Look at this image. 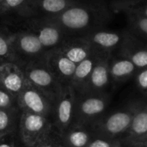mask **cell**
I'll use <instances>...</instances> for the list:
<instances>
[{
  "label": "cell",
  "instance_id": "6da1fadb",
  "mask_svg": "<svg viewBox=\"0 0 147 147\" xmlns=\"http://www.w3.org/2000/svg\"><path fill=\"white\" fill-rule=\"evenodd\" d=\"M114 15L105 0H76L59 14L42 18L57 24L70 36H82L106 28Z\"/></svg>",
  "mask_w": 147,
  "mask_h": 147
},
{
  "label": "cell",
  "instance_id": "7a4b0ae2",
  "mask_svg": "<svg viewBox=\"0 0 147 147\" xmlns=\"http://www.w3.org/2000/svg\"><path fill=\"white\" fill-rule=\"evenodd\" d=\"M111 102L109 92L77 93L74 103L73 125L90 126L105 114Z\"/></svg>",
  "mask_w": 147,
  "mask_h": 147
},
{
  "label": "cell",
  "instance_id": "3957f363",
  "mask_svg": "<svg viewBox=\"0 0 147 147\" xmlns=\"http://www.w3.org/2000/svg\"><path fill=\"white\" fill-rule=\"evenodd\" d=\"M134 102L110 114H103L90 127L94 137L120 140L127 131L134 115Z\"/></svg>",
  "mask_w": 147,
  "mask_h": 147
},
{
  "label": "cell",
  "instance_id": "277c9868",
  "mask_svg": "<svg viewBox=\"0 0 147 147\" xmlns=\"http://www.w3.org/2000/svg\"><path fill=\"white\" fill-rule=\"evenodd\" d=\"M9 41L16 65L22 69L29 62L44 59L47 51L34 34L24 28L11 32Z\"/></svg>",
  "mask_w": 147,
  "mask_h": 147
},
{
  "label": "cell",
  "instance_id": "5b68a950",
  "mask_svg": "<svg viewBox=\"0 0 147 147\" xmlns=\"http://www.w3.org/2000/svg\"><path fill=\"white\" fill-rule=\"evenodd\" d=\"M54 129L52 119L22 112L17 134L25 147H34L44 140Z\"/></svg>",
  "mask_w": 147,
  "mask_h": 147
},
{
  "label": "cell",
  "instance_id": "8992f818",
  "mask_svg": "<svg viewBox=\"0 0 147 147\" xmlns=\"http://www.w3.org/2000/svg\"><path fill=\"white\" fill-rule=\"evenodd\" d=\"M22 71L26 80L54 103L63 86L48 69L45 58L28 63L22 68Z\"/></svg>",
  "mask_w": 147,
  "mask_h": 147
},
{
  "label": "cell",
  "instance_id": "52a82bcc",
  "mask_svg": "<svg viewBox=\"0 0 147 147\" xmlns=\"http://www.w3.org/2000/svg\"><path fill=\"white\" fill-rule=\"evenodd\" d=\"M23 28L34 34L47 49L59 47L68 35L57 24L42 17L23 18Z\"/></svg>",
  "mask_w": 147,
  "mask_h": 147
},
{
  "label": "cell",
  "instance_id": "ba28073f",
  "mask_svg": "<svg viewBox=\"0 0 147 147\" xmlns=\"http://www.w3.org/2000/svg\"><path fill=\"white\" fill-rule=\"evenodd\" d=\"M134 109L130 126L119 140L122 147H147L146 99L134 101Z\"/></svg>",
  "mask_w": 147,
  "mask_h": 147
},
{
  "label": "cell",
  "instance_id": "9c48e42d",
  "mask_svg": "<svg viewBox=\"0 0 147 147\" xmlns=\"http://www.w3.org/2000/svg\"><path fill=\"white\" fill-rule=\"evenodd\" d=\"M16 99L18 108L22 112L52 119L53 102L41 91L32 86L28 81L18 94Z\"/></svg>",
  "mask_w": 147,
  "mask_h": 147
},
{
  "label": "cell",
  "instance_id": "30bf717a",
  "mask_svg": "<svg viewBox=\"0 0 147 147\" xmlns=\"http://www.w3.org/2000/svg\"><path fill=\"white\" fill-rule=\"evenodd\" d=\"M76 92L71 85L63 86L53 103L52 121L58 133L62 134L72 123Z\"/></svg>",
  "mask_w": 147,
  "mask_h": 147
},
{
  "label": "cell",
  "instance_id": "8fae6325",
  "mask_svg": "<svg viewBox=\"0 0 147 147\" xmlns=\"http://www.w3.org/2000/svg\"><path fill=\"white\" fill-rule=\"evenodd\" d=\"M76 0H27L15 13L22 18L47 17L58 15Z\"/></svg>",
  "mask_w": 147,
  "mask_h": 147
},
{
  "label": "cell",
  "instance_id": "7c38bea8",
  "mask_svg": "<svg viewBox=\"0 0 147 147\" xmlns=\"http://www.w3.org/2000/svg\"><path fill=\"white\" fill-rule=\"evenodd\" d=\"M115 55L129 59L138 69L147 67V44L124 28L123 38Z\"/></svg>",
  "mask_w": 147,
  "mask_h": 147
},
{
  "label": "cell",
  "instance_id": "4fadbf2b",
  "mask_svg": "<svg viewBox=\"0 0 147 147\" xmlns=\"http://www.w3.org/2000/svg\"><path fill=\"white\" fill-rule=\"evenodd\" d=\"M45 62L58 82L62 85H71L76 64L65 56L58 47L49 49L46 53Z\"/></svg>",
  "mask_w": 147,
  "mask_h": 147
},
{
  "label": "cell",
  "instance_id": "5bb4252c",
  "mask_svg": "<svg viewBox=\"0 0 147 147\" xmlns=\"http://www.w3.org/2000/svg\"><path fill=\"white\" fill-rule=\"evenodd\" d=\"M124 29L121 31L111 30L106 28L94 29L82 35L90 45L106 53L115 54L123 38Z\"/></svg>",
  "mask_w": 147,
  "mask_h": 147
},
{
  "label": "cell",
  "instance_id": "9a60e30c",
  "mask_svg": "<svg viewBox=\"0 0 147 147\" xmlns=\"http://www.w3.org/2000/svg\"><path fill=\"white\" fill-rule=\"evenodd\" d=\"M112 55L113 54H106L97 59L86 84L83 90L78 93L109 92L108 89L111 83L109 64Z\"/></svg>",
  "mask_w": 147,
  "mask_h": 147
},
{
  "label": "cell",
  "instance_id": "2e32d148",
  "mask_svg": "<svg viewBox=\"0 0 147 147\" xmlns=\"http://www.w3.org/2000/svg\"><path fill=\"white\" fill-rule=\"evenodd\" d=\"M27 83L23 71L16 64L7 62L0 64V86L16 96Z\"/></svg>",
  "mask_w": 147,
  "mask_h": 147
},
{
  "label": "cell",
  "instance_id": "e0dca14e",
  "mask_svg": "<svg viewBox=\"0 0 147 147\" xmlns=\"http://www.w3.org/2000/svg\"><path fill=\"white\" fill-rule=\"evenodd\" d=\"M106 54L109 53H102L91 47L90 53L82 61L76 65V68L71 81V86L74 89L75 92L78 93L83 90L96 62L99 58Z\"/></svg>",
  "mask_w": 147,
  "mask_h": 147
},
{
  "label": "cell",
  "instance_id": "ac0fdd59",
  "mask_svg": "<svg viewBox=\"0 0 147 147\" xmlns=\"http://www.w3.org/2000/svg\"><path fill=\"white\" fill-rule=\"evenodd\" d=\"M58 48L65 56L77 65L90 53L91 46L82 36H69Z\"/></svg>",
  "mask_w": 147,
  "mask_h": 147
},
{
  "label": "cell",
  "instance_id": "d6986e66",
  "mask_svg": "<svg viewBox=\"0 0 147 147\" xmlns=\"http://www.w3.org/2000/svg\"><path fill=\"white\" fill-rule=\"evenodd\" d=\"M111 82L122 84L134 77L138 68L127 59L113 54L109 64Z\"/></svg>",
  "mask_w": 147,
  "mask_h": 147
},
{
  "label": "cell",
  "instance_id": "ffe728a7",
  "mask_svg": "<svg viewBox=\"0 0 147 147\" xmlns=\"http://www.w3.org/2000/svg\"><path fill=\"white\" fill-rule=\"evenodd\" d=\"M93 137L90 127L73 124L60 134L61 141L66 147H85Z\"/></svg>",
  "mask_w": 147,
  "mask_h": 147
},
{
  "label": "cell",
  "instance_id": "44dd1931",
  "mask_svg": "<svg viewBox=\"0 0 147 147\" xmlns=\"http://www.w3.org/2000/svg\"><path fill=\"white\" fill-rule=\"evenodd\" d=\"M127 17V27L133 34L144 41H147V5L125 15Z\"/></svg>",
  "mask_w": 147,
  "mask_h": 147
},
{
  "label": "cell",
  "instance_id": "7402d4cb",
  "mask_svg": "<svg viewBox=\"0 0 147 147\" xmlns=\"http://www.w3.org/2000/svg\"><path fill=\"white\" fill-rule=\"evenodd\" d=\"M21 113L18 107L0 109V136L17 131Z\"/></svg>",
  "mask_w": 147,
  "mask_h": 147
},
{
  "label": "cell",
  "instance_id": "603a6c76",
  "mask_svg": "<svg viewBox=\"0 0 147 147\" xmlns=\"http://www.w3.org/2000/svg\"><path fill=\"white\" fill-rule=\"evenodd\" d=\"M147 5V0H111L109 6L114 14L127 15Z\"/></svg>",
  "mask_w": 147,
  "mask_h": 147
},
{
  "label": "cell",
  "instance_id": "cb8c5ba5",
  "mask_svg": "<svg viewBox=\"0 0 147 147\" xmlns=\"http://www.w3.org/2000/svg\"><path fill=\"white\" fill-rule=\"evenodd\" d=\"M10 33L7 28L0 27V64L7 62L16 64L9 41Z\"/></svg>",
  "mask_w": 147,
  "mask_h": 147
},
{
  "label": "cell",
  "instance_id": "d4e9b609",
  "mask_svg": "<svg viewBox=\"0 0 147 147\" xmlns=\"http://www.w3.org/2000/svg\"><path fill=\"white\" fill-rule=\"evenodd\" d=\"M135 84L137 90L143 98L146 99L147 96V67L138 69L135 75Z\"/></svg>",
  "mask_w": 147,
  "mask_h": 147
},
{
  "label": "cell",
  "instance_id": "484cf974",
  "mask_svg": "<svg viewBox=\"0 0 147 147\" xmlns=\"http://www.w3.org/2000/svg\"><path fill=\"white\" fill-rule=\"evenodd\" d=\"M27 0H1L0 2V16L10 12H16L19 9Z\"/></svg>",
  "mask_w": 147,
  "mask_h": 147
},
{
  "label": "cell",
  "instance_id": "4316f807",
  "mask_svg": "<svg viewBox=\"0 0 147 147\" xmlns=\"http://www.w3.org/2000/svg\"><path fill=\"white\" fill-rule=\"evenodd\" d=\"M18 107L16 96L0 86V109H11Z\"/></svg>",
  "mask_w": 147,
  "mask_h": 147
},
{
  "label": "cell",
  "instance_id": "83f0119b",
  "mask_svg": "<svg viewBox=\"0 0 147 147\" xmlns=\"http://www.w3.org/2000/svg\"><path fill=\"white\" fill-rule=\"evenodd\" d=\"M0 147H25L21 142L17 131L0 136Z\"/></svg>",
  "mask_w": 147,
  "mask_h": 147
},
{
  "label": "cell",
  "instance_id": "f1b7e54d",
  "mask_svg": "<svg viewBox=\"0 0 147 147\" xmlns=\"http://www.w3.org/2000/svg\"><path fill=\"white\" fill-rule=\"evenodd\" d=\"M85 147H122L119 140H109L99 137H93Z\"/></svg>",
  "mask_w": 147,
  "mask_h": 147
},
{
  "label": "cell",
  "instance_id": "f546056e",
  "mask_svg": "<svg viewBox=\"0 0 147 147\" xmlns=\"http://www.w3.org/2000/svg\"><path fill=\"white\" fill-rule=\"evenodd\" d=\"M60 140V135L54 127L52 133L44 140H42L40 143L37 144L34 147H56L59 143Z\"/></svg>",
  "mask_w": 147,
  "mask_h": 147
},
{
  "label": "cell",
  "instance_id": "4dcf8cb0",
  "mask_svg": "<svg viewBox=\"0 0 147 147\" xmlns=\"http://www.w3.org/2000/svg\"><path fill=\"white\" fill-rule=\"evenodd\" d=\"M60 139H61V138H60ZM56 147H66V146H65V145H64V144L62 143V141H61V140H60L59 143V144L57 145V146H56Z\"/></svg>",
  "mask_w": 147,
  "mask_h": 147
},
{
  "label": "cell",
  "instance_id": "1f68e13d",
  "mask_svg": "<svg viewBox=\"0 0 147 147\" xmlns=\"http://www.w3.org/2000/svg\"><path fill=\"white\" fill-rule=\"evenodd\" d=\"M0 2H1V0H0Z\"/></svg>",
  "mask_w": 147,
  "mask_h": 147
}]
</instances>
